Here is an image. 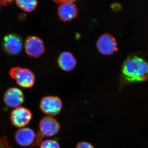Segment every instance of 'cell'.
Instances as JSON below:
<instances>
[{
    "mask_svg": "<svg viewBox=\"0 0 148 148\" xmlns=\"http://www.w3.org/2000/svg\"><path fill=\"white\" fill-rule=\"evenodd\" d=\"M122 74L127 82L145 81L148 79L147 62L136 56H129L123 64Z\"/></svg>",
    "mask_w": 148,
    "mask_h": 148,
    "instance_id": "obj_1",
    "label": "cell"
},
{
    "mask_svg": "<svg viewBox=\"0 0 148 148\" xmlns=\"http://www.w3.org/2000/svg\"><path fill=\"white\" fill-rule=\"evenodd\" d=\"M9 75L18 86L24 88H30L35 84L34 74L27 68L13 67L10 71Z\"/></svg>",
    "mask_w": 148,
    "mask_h": 148,
    "instance_id": "obj_3",
    "label": "cell"
},
{
    "mask_svg": "<svg viewBox=\"0 0 148 148\" xmlns=\"http://www.w3.org/2000/svg\"><path fill=\"white\" fill-rule=\"evenodd\" d=\"M24 47L26 53L32 58H38L45 51L43 41L36 36L28 37L24 42Z\"/></svg>",
    "mask_w": 148,
    "mask_h": 148,
    "instance_id": "obj_6",
    "label": "cell"
},
{
    "mask_svg": "<svg viewBox=\"0 0 148 148\" xmlns=\"http://www.w3.org/2000/svg\"><path fill=\"white\" fill-rule=\"evenodd\" d=\"M33 114L29 109L20 107L14 109L10 114V119L12 124L18 128L25 127L32 120Z\"/></svg>",
    "mask_w": 148,
    "mask_h": 148,
    "instance_id": "obj_5",
    "label": "cell"
},
{
    "mask_svg": "<svg viewBox=\"0 0 148 148\" xmlns=\"http://www.w3.org/2000/svg\"><path fill=\"white\" fill-rule=\"evenodd\" d=\"M54 2L58 4H62L66 3H74L77 0H52Z\"/></svg>",
    "mask_w": 148,
    "mask_h": 148,
    "instance_id": "obj_17",
    "label": "cell"
},
{
    "mask_svg": "<svg viewBox=\"0 0 148 148\" xmlns=\"http://www.w3.org/2000/svg\"><path fill=\"white\" fill-rule=\"evenodd\" d=\"M39 130L37 134L34 145L38 146L44 138H50L58 134L61 129V125L53 117H43L39 123Z\"/></svg>",
    "mask_w": 148,
    "mask_h": 148,
    "instance_id": "obj_2",
    "label": "cell"
},
{
    "mask_svg": "<svg viewBox=\"0 0 148 148\" xmlns=\"http://www.w3.org/2000/svg\"><path fill=\"white\" fill-rule=\"evenodd\" d=\"M16 5L22 10L27 12H32L36 8L37 0H15Z\"/></svg>",
    "mask_w": 148,
    "mask_h": 148,
    "instance_id": "obj_13",
    "label": "cell"
},
{
    "mask_svg": "<svg viewBox=\"0 0 148 148\" xmlns=\"http://www.w3.org/2000/svg\"><path fill=\"white\" fill-rule=\"evenodd\" d=\"M1 3H0V10H1Z\"/></svg>",
    "mask_w": 148,
    "mask_h": 148,
    "instance_id": "obj_18",
    "label": "cell"
},
{
    "mask_svg": "<svg viewBox=\"0 0 148 148\" xmlns=\"http://www.w3.org/2000/svg\"><path fill=\"white\" fill-rule=\"evenodd\" d=\"M40 108L47 116L58 115L63 108V103L59 97L53 95L44 96L40 101Z\"/></svg>",
    "mask_w": 148,
    "mask_h": 148,
    "instance_id": "obj_4",
    "label": "cell"
},
{
    "mask_svg": "<svg viewBox=\"0 0 148 148\" xmlns=\"http://www.w3.org/2000/svg\"><path fill=\"white\" fill-rule=\"evenodd\" d=\"M75 148H95L91 143L86 141H81L77 143Z\"/></svg>",
    "mask_w": 148,
    "mask_h": 148,
    "instance_id": "obj_15",
    "label": "cell"
},
{
    "mask_svg": "<svg viewBox=\"0 0 148 148\" xmlns=\"http://www.w3.org/2000/svg\"><path fill=\"white\" fill-rule=\"evenodd\" d=\"M40 148H61L60 144L56 140L47 139L42 141L40 145Z\"/></svg>",
    "mask_w": 148,
    "mask_h": 148,
    "instance_id": "obj_14",
    "label": "cell"
},
{
    "mask_svg": "<svg viewBox=\"0 0 148 148\" xmlns=\"http://www.w3.org/2000/svg\"><path fill=\"white\" fill-rule=\"evenodd\" d=\"M57 14L59 19L64 22H69L76 18L78 11L73 3L60 4L57 9Z\"/></svg>",
    "mask_w": 148,
    "mask_h": 148,
    "instance_id": "obj_11",
    "label": "cell"
},
{
    "mask_svg": "<svg viewBox=\"0 0 148 148\" xmlns=\"http://www.w3.org/2000/svg\"><path fill=\"white\" fill-rule=\"evenodd\" d=\"M24 95L23 91L17 87H10L4 94L3 101L8 107L16 108L24 103Z\"/></svg>",
    "mask_w": 148,
    "mask_h": 148,
    "instance_id": "obj_10",
    "label": "cell"
},
{
    "mask_svg": "<svg viewBox=\"0 0 148 148\" xmlns=\"http://www.w3.org/2000/svg\"><path fill=\"white\" fill-rule=\"evenodd\" d=\"M96 47L98 51L104 55H111L118 49L115 38L108 34H103L96 42Z\"/></svg>",
    "mask_w": 148,
    "mask_h": 148,
    "instance_id": "obj_7",
    "label": "cell"
},
{
    "mask_svg": "<svg viewBox=\"0 0 148 148\" xmlns=\"http://www.w3.org/2000/svg\"><path fill=\"white\" fill-rule=\"evenodd\" d=\"M15 0H0V3L2 5L7 6L11 4Z\"/></svg>",
    "mask_w": 148,
    "mask_h": 148,
    "instance_id": "obj_16",
    "label": "cell"
},
{
    "mask_svg": "<svg viewBox=\"0 0 148 148\" xmlns=\"http://www.w3.org/2000/svg\"><path fill=\"white\" fill-rule=\"evenodd\" d=\"M3 47L6 53L15 56L19 54L23 48V41L21 37L15 34H10L3 38Z\"/></svg>",
    "mask_w": 148,
    "mask_h": 148,
    "instance_id": "obj_8",
    "label": "cell"
},
{
    "mask_svg": "<svg viewBox=\"0 0 148 148\" xmlns=\"http://www.w3.org/2000/svg\"><path fill=\"white\" fill-rule=\"evenodd\" d=\"M58 64L62 70L66 72L73 71L77 66L75 57L69 51L62 52L58 58Z\"/></svg>",
    "mask_w": 148,
    "mask_h": 148,
    "instance_id": "obj_12",
    "label": "cell"
},
{
    "mask_svg": "<svg viewBox=\"0 0 148 148\" xmlns=\"http://www.w3.org/2000/svg\"><path fill=\"white\" fill-rule=\"evenodd\" d=\"M36 138L37 134L34 130L28 127L19 128L14 135L16 144L24 147L34 145Z\"/></svg>",
    "mask_w": 148,
    "mask_h": 148,
    "instance_id": "obj_9",
    "label": "cell"
}]
</instances>
